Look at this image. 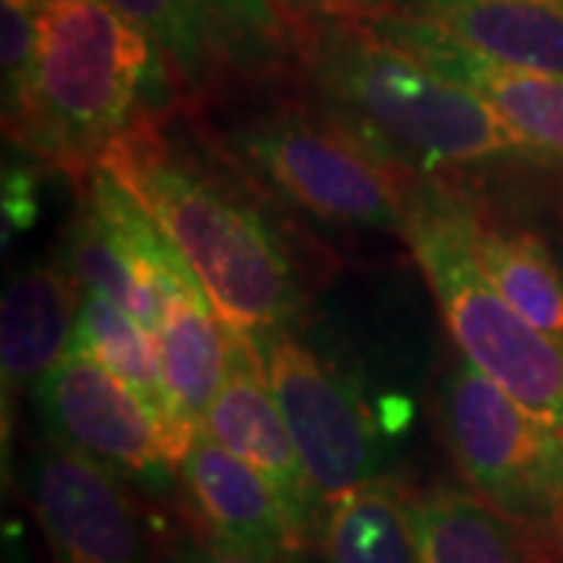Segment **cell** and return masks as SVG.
<instances>
[{
	"label": "cell",
	"instance_id": "cell-13",
	"mask_svg": "<svg viewBox=\"0 0 563 563\" xmlns=\"http://www.w3.org/2000/svg\"><path fill=\"white\" fill-rule=\"evenodd\" d=\"M179 479L191 523L203 532L261 563H303L307 551L295 539L273 488L207 429L185 454Z\"/></svg>",
	"mask_w": 563,
	"mask_h": 563
},
{
	"label": "cell",
	"instance_id": "cell-25",
	"mask_svg": "<svg viewBox=\"0 0 563 563\" xmlns=\"http://www.w3.org/2000/svg\"><path fill=\"white\" fill-rule=\"evenodd\" d=\"M548 244H551V251H554V261H558V266H561V276H563V222L554 229V232H551Z\"/></svg>",
	"mask_w": 563,
	"mask_h": 563
},
{
	"label": "cell",
	"instance_id": "cell-17",
	"mask_svg": "<svg viewBox=\"0 0 563 563\" xmlns=\"http://www.w3.org/2000/svg\"><path fill=\"white\" fill-rule=\"evenodd\" d=\"M420 563H539L526 536L473 488L410 492Z\"/></svg>",
	"mask_w": 563,
	"mask_h": 563
},
{
	"label": "cell",
	"instance_id": "cell-6",
	"mask_svg": "<svg viewBox=\"0 0 563 563\" xmlns=\"http://www.w3.org/2000/svg\"><path fill=\"white\" fill-rule=\"evenodd\" d=\"M169 63L181 110L207 120L232 103L301 88V20L276 0H103Z\"/></svg>",
	"mask_w": 563,
	"mask_h": 563
},
{
	"label": "cell",
	"instance_id": "cell-16",
	"mask_svg": "<svg viewBox=\"0 0 563 563\" xmlns=\"http://www.w3.org/2000/svg\"><path fill=\"white\" fill-rule=\"evenodd\" d=\"M69 354L101 363L103 369H110L120 383H125V388L151 413L169 461L181 466L203 426L185 420L179 407L169 398V388L163 379L157 335L151 329H144L135 317H129L122 307L88 291L81 298L79 322H76Z\"/></svg>",
	"mask_w": 563,
	"mask_h": 563
},
{
	"label": "cell",
	"instance_id": "cell-26",
	"mask_svg": "<svg viewBox=\"0 0 563 563\" xmlns=\"http://www.w3.org/2000/svg\"><path fill=\"white\" fill-rule=\"evenodd\" d=\"M13 3H20V7L32 10V13H47L57 0H13Z\"/></svg>",
	"mask_w": 563,
	"mask_h": 563
},
{
	"label": "cell",
	"instance_id": "cell-14",
	"mask_svg": "<svg viewBox=\"0 0 563 563\" xmlns=\"http://www.w3.org/2000/svg\"><path fill=\"white\" fill-rule=\"evenodd\" d=\"M351 13H391L442 29L504 63L563 76V0H342Z\"/></svg>",
	"mask_w": 563,
	"mask_h": 563
},
{
	"label": "cell",
	"instance_id": "cell-7",
	"mask_svg": "<svg viewBox=\"0 0 563 563\" xmlns=\"http://www.w3.org/2000/svg\"><path fill=\"white\" fill-rule=\"evenodd\" d=\"M439 429L466 485L523 532L539 563L563 561V432L466 361L442 376Z\"/></svg>",
	"mask_w": 563,
	"mask_h": 563
},
{
	"label": "cell",
	"instance_id": "cell-23",
	"mask_svg": "<svg viewBox=\"0 0 563 563\" xmlns=\"http://www.w3.org/2000/svg\"><path fill=\"white\" fill-rule=\"evenodd\" d=\"M38 176L29 166H7L3 169V235L10 239V229H29L38 213L35 198Z\"/></svg>",
	"mask_w": 563,
	"mask_h": 563
},
{
	"label": "cell",
	"instance_id": "cell-8",
	"mask_svg": "<svg viewBox=\"0 0 563 563\" xmlns=\"http://www.w3.org/2000/svg\"><path fill=\"white\" fill-rule=\"evenodd\" d=\"M261 354L282 420L325 501L388 476L385 422L351 369L301 342L295 329L266 339Z\"/></svg>",
	"mask_w": 563,
	"mask_h": 563
},
{
	"label": "cell",
	"instance_id": "cell-4",
	"mask_svg": "<svg viewBox=\"0 0 563 563\" xmlns=\"http://www.w3.org/2000/svg\"><path fill=\"white\" fill-rule=\"evenodd\" d=\"M404 181V242L466 363L563 432V344L523 320L485 276L473 244L476 203L444 179Z\"/></svg>",
	"mask_w": 563,
	"mask_h": 563
},
{
	"label": "cell",
	"instance_id": "cell-1",
	"mask_svg": "<svg viewBox=\"0 0 563 563\" xmlns=\"http://www.w3.org/2000/svg\"><path fill=\"white\" fill-rule=\"evenodd\" d=\"M185 113V110H181ZM179 110L139 117L107 144L101 166L139 198L201 282L229 332L263 344L301 320L298 261L254 181Z\"/></svg>",
	"mask_w": 563,
	"mask_h": 563
},
{
	"label": "cell",
	"instance_id": "cell-20",
	"mask_svg": "<svg viewBox=\"0 0 563 563\" xmlns=\"http://www.w3.org/2000/svg\"><path fill=\"white\" fill-rule=\"evenodd\" d=\"M322 563H420L410 492L391 476L329 504Z\"/></svg>",
	"mask_w": 563,
	"mask_h": 563
},
{
	"label": "cell",
	"instance_id": "cell-15",
	"mask_svg": "<svg viewBox=\"0 0 563 563\" xmlns=\"http://www.w3.org/2000/svg\"><path fill=\"white\" fill-rule=\"evenodd\" d=\"M81 285L60 261H35L13 273L0 310L3 401L35 385L69 354L81 310Z\"/></svg>",
	"mask_w": 563,
	"mask_h": 563
},
{
	"label": "cell",
	"instance_id": "cell-10",
	"mask_svg": "<svg viewBox=\"0 0 563 563\" xmlns=\"http://www.w3.org/2000/svg\"><path fill=\"white\" fill-rule=\"evenodd\" d=\"M20 492L54 563H151L132 488L57 439L25 448Z\"/></svg>",
	"mask_w": 563,
	"mask_h": 563
},
{
	"label": "cell",
	"instance_id": "cell-19",
	"mask_svg": "<svg viewBox=\"0 0 563 563\" xmlns=\"http://www.w3.org/2000/svg\"><path fill=\"white\" fill-rule=\"evenodd\" d=\"M473 244L485 276L507 303L544 335L563 344V276L548 239L498 225L476 207Z\"/></svg>",
	"mask_w": 563,
	"mask_h": 563
},
{
	"label": "cell",
	"instance_id": "cell-27",
	"mask_svg": "<svg viewBox=\"0 0 563 563\" xmlns=\"http://www.w3.org/2000/svg\"><path fill=\"white\" fill-rule=\"evenodd\" d=\"M16 563H25V558H22V551L16 548Z\"/></svg>",
	"mask_w": 563,
	"mask_h": 563
},
{
	"label": "cell",
	"instance_id": "cell-3",
	"mask_svg": "<svg viewBox=\"0 0 563 563\" xmlns=\"http://www.w3.org/2000/svg\"><path fill=\"white\" fill-rule=\"evenodd\" d=\"M163 63L154 41L103 0H57L41 13L35 101L13 144L81 188L139 117Z\"/></svg>",
	"mask_w": 563,
	"mask_h": 563
},
{
	"label": "cell",
	"instance_id": "cell-2",
	"mask_svg": "<svg viewBox=\"0 0 563 563\" xmlns=\"http://www.w3.org/2000/svg\"><path fill=\"white\" fill-rule=\"evenodd\" d=\"M301 95L401 179L457 181L463 169L498 161H544L476 95L376 38L347 10L303 20Z\"/></svg>",
	"mask_w": 563,
	"mask_h": 563
},
{
	"label": "cell",
	"instance_id": "cell-22",
	"mask_svg": "<svg viewBox=\"0 0 563 563\" xmlns=\"http://www.w3.org/2000/svg\"><path fill=\"white\" fill-rule=\"evenodd\" d=\"M41 63V13L13 0L0 10V76H3V135L13 141L32 113Z\"/></svg>",
	"mask_w": 563,
	"mask_h": 563
},
{
	"label": "cell",
	"instance_id": "cell-5",
	"mask_svg": "<svg viewBox=\"0 0 563 563\" xmlns=\"http://www.w3.org/2000/svg\"><path fill=\"white\" fill-rule=\"evenodd\" d=\"M198 122L269 201L317 222L404 239L401 176L339 135L301 88L247 98Z\"/></svg>",
	"mask_w": 563,
	"mask_h": 563
},
{
	"label": "cell",
	"instance_id": "cell-9",
	"mask_svg": "<svg viewBox=\"0 0 563 563\" xmlns=\"http://www.w3.org/2000/svg\"><path fill=\"white\" fill-rule=\"evenodd\" d=\"M32 395L44 435L85 454L144 498L173 501L181 492L179 466L169 461L151 413L101 363L66 354Z\"/></svg>",
	"mask_w": 563,
	"mask_h": 563
},
{
	"label": "cell",
	"instance_id": "cell-21",
	"mask_svg": "<svg viewBox=\"0 0 563 563\" xmlns=\"http://www.w3.org/2000/svg\"><path fill=\"white\" fill-rule=\"evenodd\" d=\"M63 263L69 266V273L79 279L85 291H95L107 301H113L157 335L166 298L161 295V288L144 279L132 266V261L117 247L85 191H79V207H76V217L66 232Z\"/></svg>",
	"mask_w": 563,
	"mask_h": 563
},
{
	"label": "cell",
	"instance_id": "cell-11",
	"mask_svg": "<svg viewBox=\"0 0 563 563\" xmlns=\"http://www.w3.org/2000/svg\"><path fill=\"white\" fill-rule=\"evenodd\" d=\"M225 335H229V366L220 395L207 410L203 429L235 457H242L254 473H261L263 483L273 488L282 514L303 551L307 554L320 551L325 520H329V501L322 498L313 476L307 473V463L291 439V429L282 420L279 404L266 383L261 344L229 329Z\"/></svg>",
	"mask_w": 563,
	"mask_h": 563
},
{
	"label": "cell",
	"instance_id": "cell-24",
	"mask_svg": "<svg viewBox=\"0 0 563 563\" xmlns=\"http://www.w3.org/2000/svg\"><path fill=\"white\" fill-rule=\"evenodd\" d=\"M163 563H261L254 561L251 554H244L232 544L213 539L210 532H203L201 526L191 523V532L181 536L179 542L166 551V561Z\"/></svg>",
	"mask_w": 563,
	"mask_h": 563
},
{
	"label": "cell",
	"instance_id": "cell-18",
	"mask_svg": "<svg viewBox=\"0 0 563 563\" xmlns=\"http://www.w3.org/2000/svg\"><path fill=\"white\" fill-rule=\"evenodd\" d=\"M157 344L169 398L185 420L203 426L225 379L229 335L201 288L169 295Z\"/></svg>",
	"mask_w": 563,
	"mask_h": 563
},
{
	"label": "cell",
	"instance_id": "cell-12",
	"mask_svg": "<svg viewBox=\"0 0 563 563\" xmlns=\"http://www.w3.org/2000/svg\"><path fill=\"white\" fill-rule=\"evenodd\" d=\"M354 16L376 38L404 51L451 85L476 95L539 157L563 163V76L495 60L429 22L391 13Z\"/></svg>",
	"mask_w": 563,
	"mask_h": 563
}]
</instances>
